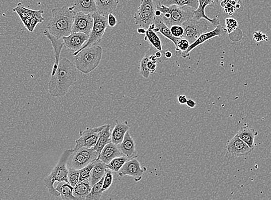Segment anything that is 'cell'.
Returning a JSON list of instances; mask_svg holds the SVG:
<instances>
[{
    "mask_svg": "<svg viewBox=\"0 0 271 200\" xmlns=\"http://www.w3.org/2000/svg\"><path fill=\"white\" fill-rule=\"evenodd\" d=\"M76 13L93 14L97 12L95 0H71Z\"/></svg>",
    "mask_w": 271,
    "mask_h": 200,
    "instance_id": "cell-19",
    "label": "cell"
},
{
    "mask_svg": "<svg viewBox=\"0 0 271 200\" xmlns=\"http://www.w3.org/2000/svg\"><path fill=\"white\" fill-rule=\"evenodd\" d=\"M240 2L241 0H223L221 6L226 14L233 15L238 9L237 6H240Z\"/></svg>",
    "mask_w": 271,
    "mask_h": 200,
    "instance_id": "cell-34",
    "label": "cell"
},
{
    "mask_svg": "<svg viewBox=\"0 0 271 200\" xmlns=\"http://www.w3.org/2000/svg\"><path fill=\"white\" fill-rule=\"evenodd\" d=\"M94 25L92 14H76L72 33H82L90 35Z\"/></svg>",
    "mask_w": 271,
    "mask_h": 200,
    "instance_id": "cell-12",
    "label": "cell"
},
{
    "mask_svg": "<svg viewBox=\"0 0 271 200\" xmlns=\"http://www.w3.org/2000/svg\"><path fill=\"white\" fill-rule=\"evenodd\" d=\"M171 33L175 37L182 38L183 34H184V29L182 26L174 25L171 26L170 28Z\"/></svg>",
    "mask_w": 271,
    "mask_h": 200,
    "instance_id": "cell-41",
    "label": "cell"
},
{
    "mask_svg": "<svg viewBox=\"0 0 271 200\" xmlns=\"http://www.w3.org/2000/svg\"><path fill=\"white\" fill-rule=\"evenodd\" d=\"M95 161L91 163L83 169L80 170V178L79 181H85V180L89 179L91 171L95 166Z\"/></svg>",
    "mask_w": 271,
    "mask_h": 200,
    "instance_id": "cell-35",
    "label": "cell"
},
{
    "mask_svg": "<svg viewBox=\"0 0 271 200\" xmlns=\"http://www.w3.org/2000/svg\"><path fill=\"white\" fill-rule=\"evenodd\" d=\"M111 125H106L105 127L99 132V138L93 149L100 154L101 152L107 144L111 142Z\"/></svg>",
    "mask_w": 271,
    "mask_h": 200,
    "instance_id": "cell-25",
    "label": "cell"
},
{
    "mask_svg": "<svg viewBox=\"0 0 271 200\" xmlns=\"http://www.w3.org/2000/svg\"><path fill=\"white\" fill-rule=\"evenodd\" d=\"M92 16L94 19V25L89 35V39L81 49L74 53V56L85 48L99 45V44L102 41L107 27L109 26L108 19L107 17L101 15L98 12H95L92 14Z\"/></svg>",
    "mask_w": 271,
    "mask_h": 200,
    "instance_id": "cell-7",
    "label": "cell"
},
{
    "mask_svg": "<svg viewBox=\"0 0 271 200\" xmlns=\"http://www.w3.org/2000/svg\"><path fill=\"white\" fill-rule=\"evenodd\" d=\"M129 128L130 125L127 121L123 122L116 121L114 129L111 134V142L116 145H120Z\"/></svg>",
    "mask_w": 271,
    "mask_h": 200,
    "instance_id": "cell-21",
    "label": "cell"
},
{
    "mask_svg": "<svg viewBox=\"0 0 271 200\" xmlns=\"http://www.w3.org/2000/svg\"><path fill=\"white\" fill-rule=\"evenodd\" d=\"M106 169V168L104 163L98 159L95 161V166L92 171H91L89 179L92 186L104 177Z\"/></svg>",
    "mask_w": 271,
    "mask_h": 200,
    "instance_id": "cell-26",
    "label": "cell"
},
{
    "mask_svg": "<svg viewBox=\"0 0 271 200\" xmlns=\"http://www.w3.org/2000/svg\"><path fill=\"white\" fill-rule=\"evenodd\" d=\"M92 188L89 179L79 181L74 187L73 194L78 199H86Z\"/></svg>",
    "mask_w": 271,
    "mask_h": 200,
    "instance_id": "cell-28",
    "label": "cell"
},
{
    "mask_svg": "<svg viewBox=\"0 0 271 200\" xmlns=\"http://www.w3.org/2000/svg\"><path fill=\"white\" fill-rule=\"evenodd\" d=\"M146 30H147L145 29V28H143V27H140L138 29V33L139 34L144 35V34H146Z\"/></svg>",
    "mask_w": 271,
    "mask_h": 200,
    "instance_id": "cell-49",
    "label": "cell"
},
{
    "mask_svg": "<svg viewBox=\"0 0 271 200\" xmlns=\"http://www.w3.org/2000/svg\"><path fill=\"white\" fill-rule=\"evenodd\" d=\"M145 171L146 169H143L137 158H134L129 159L122 166L118 174L121 177L124 176H130L134 178L136 182H138L142 179Z\"/></svg>",
    "mask_w": 271,
    "mask_h": 200,
    "instance_id": "cell-13",
    "label": "cell"
},
{
    "mask_svg": "<svg viewBox=\"0 0 271 200\" xmlns=\"http://www.w3.org/2000/svg\"><path fill=\"white\" fill-rule=\"evenodd\" d=\"M157 65L158 61H151V60L149 59L148 62H147V65L150 74H153L155 73V71H156L157 70Z\"/></svg>",
    "mask_w": 271,
    "mask_h": 200,
    "instance_id": "cell-44",
    "label": "cell"
},
{
    "mask_svg": "<svg viewBox=\"0 0 271 200\" xmlns=\"http://www.w3.org/2000/svg\"><path fill=\"white\" fill-rule=\"evenodd\" d=\"M228 153L236 157H244L252 153L254 149L250 147L236 135L230 140L226 147Z\"/></svg>",
    "mask_w": 271,
    "mask_h": 200,
    "instance_id": "cell-14",
    "label": "cell"
},
{
    "mask_svg": "<svg viewBox=\"0 0 271 200\" xmlns=\"http://www.w3.org/2000/svg\"><path fill=\"white\" fill-rule=\"evenodd\" d=\"M209 23L205 19L196 20L194 18L183 23L181 26L184 32L182 38L188 40L192 44L201 34L206 33L209 29Z\"/></svg>",
    "mask_w": 271,
    "mask_h": 200,
    "instance_id": "cell-9",
    "label": "cell"
},
{
    "mask_svg": "<svg viewBox=\"0 0 271 200\" xmlns=\"http://www.w3.org/2000/svg\"><path fill=\"white\" fill-rule=\"evenodd\" d=\"M226 31L229 34L233 33V32L237 29L238 22L236 20L233 18H228L226 19Z\"/></svg>",
    "mask_w": 271,
    "mask_h": 200,
    "instance_id": "cell-40",
    "label": "cell"
},
{
    "mask_svg": "<svg viewBox=\"0 0 271 200\" xmlns=\"http://www.w3.org/2000/svg\"><path fill=\"white\" fill-rule=\"evenodd\" d=\"M62 199L65 200H79L73 194L74 187L72 186L69 183L62 182L58 183L57 186L55 187Z\"/></svg>",
    "mask_w": 271,
    "mask_h": 200,
    "instance_id": "cell-29",
    "label": "cell"
},
{
    "mask_svg": "<svg viewBox=\"0 0 271 200\" xmlns=\"http://www.w3.org/2000/svg\"><path fill=\"white\" fill-rule=\"evenodd\" d=\"M190 45V43L188 40L183 38L179 39L177 43V45L175 47H176L175 48V50L177 52V55L178 56L181 53H184V52L188 50Z\"/></svg>",
    "mask_w": 271,
    "mask_h": 200,
    "instance_id": "cell-37",
    "label": "cell"
},
{
    "mask_svg": "<svg viewBox=\"0 0 271 200\" xmlns=\"http://www.w3.org/2000/svg\"><path fill=\"white\" fill-rule=\"evenodd\" d=\"M119 2V0H95V5L98 13L107 17L116 10Z\"/></svg>",
    "mask_w": 271,
    "mask_h": 200,
    "instance_id": "cell-22",
    "label": "cell"
},
{
    "mask_svg": "<svg viewBox=\"0 0 271 200\" xmlns=\"http://www.w3.org/2000/svg\"><path fill=\"white\" fill-rule=\"evenodd\" d=\"M145 41H149L151 43V46H153L155 49L161 51L163 50L161 39H159L158 36L156 34V33H155V32L152 29H150V28L146 30Z\"/></svg>",
    "mask_w": 271,
    "mask_h": 200,
    "instance_id": "cell-32",
    "label": "cell"
},
{
    "mask_svg": "<svg viewBox=\"0 0 271 200\" xmlns=\"http://www.w3.org/2000/svg\"><path fill=\"white\" fill-rule=\"evenodd\" d=\"M73 152L74 149H69L63 151L56 166L54 167L51 173L44 179L45 186L48 189L50 194L56 196V197L60 195V194L55 189V183L62 182L69 183V178H67L69 169L67 167V162Z\"/></svg>",
    "mask_w": 271,
    "mask_h": 200,
    "instance_id": "cell-3",
    "label": "cell"
},
{
    "mask_svg": "<svg viewBox=\"0 0 271 200\" xmlns=\"http://www.w3.org/2000/svg\"><path fill=\"white\" fill-rule=\"evenodd\" d=\"M76 13L73 6L55 8L51 11V18L47 25V30L58 39L72 33Z\"/></svg>",
    "mask_w": 271,
    "mask_h": 200,
    "instance_id": "cell-2",
    "label": "cell"
},
{
    "mask_svg": "<svg viewBox=\"0 0 271 200\" xmlns=\"http://www.w3.org/2000/svg\"><path fill=\"white\" fill-rule=\"evenodd\" d=\"M157 10L161 13L158 17L169 28L174 25L181 26L183 23L192 19L194 11L189 7H166L159 5L157 6Z\"/></svg>",
    "mask_w": 271,
    "mask_h": 200,
    "instance_id": "cell-5",
    "label": "cell"
},
{
    "mask_svg": "<svg viewBox=\"0 0 271 200\" xmlns=\"http://www.w3.org/2000/svg\"><path fill=\"white\" fill-rule=\"evenodd\" d=\"M77 80V68L67 58H62L55 74L51 75L48 84L49 94L55 98L64 97Z\"/></svg>",
    "mask_w": 271,
    "mask_h": 200,
    "instance_id": "cell-1",
    "label": "cell"
},
{
    "mask_svg": "<svg viewBox=\"0 0 271 200\" xmlns=\"http://www.w3.org/2000/svg\"><path fill=\"white\" fill-rule=\"evenodd\" d=\"M113 182V171L109 169H106L105 174L104 175V179H103L102 189L103 191L108 190L112 185Z\"/></svg>",
    "mask_w": 271,
    "mask_h": 200,
    "instance_id": "cell-36",
    "label": "cell"
},
{
    "mask_svg": "<svg viewBox=\"0 0 271 200\" xmlns=\"http://www.w3.org/2000/svg\"><path fill=\"white\" fill-rule=\"evenodd\" d=\"M257 135L258 132L256 129L248 126L242 127L237 134L238 138L253 149H254V139Z\"/></svg>",
    "mask_w": 271,
    "mask_h": 200,
    "instance_id": "cell-27",
    "label": "cell"
},
{
    "mask_svg": "<svg viewBox=\"0 0 271 200\" xmlns=\"http://www.w3.org/2000/svg\"><path fill=\"white\" fill-rule=\"evenodd\" d=\"M186 105L188 106L189 108H194L196 107V103L193 100H188L187 101Z\"/></svg>",
    "mask_w": 271,
    "mask_h": 200,
    "instance_id": "cell-47",
    "label": "cell"
},
{
    "mask_svg": "<svg viewBox=\"0 0 271 200\" xmlns=\"http://www.w3.org/2000/svg\"><path fill=\"white\" fill-rule=\"evenodd\" d=\"M89 37V35L82 33H72L70 35L62 38L66 49L75 53L85 45Z\"/></svg>",
    "mask_w": 271,
    "mask_h": 200,
    "instance_id": "cell-15",
    "label": "cell"
},
{
    "mask_svg": "<svg viewBox=\"0 0 271 200\" xmlns=\"http://www.w3.org/2000/svg\"><path fill=\"white\" fill-rule=\"evenodd\" d=\"M13 11L19 15L21 20L25 18L30 20L36 17L45 21V19L42 17L44 13L43 10L35 11L27 9L22 3H19L17 7L13 9Z\"/></svg>",
    "mask_w": 271,
    "mask_h": 200,
    "instance_id": "cell-23",
    "label": "cell"
},
{
    "mask_svg": "<svg viewBox=\"0 0 271 200\" xmlns=\"http://www.w3.org/2000/svg\"><path fill=\"white\" fill-rule=\"evenodd\" d=\"M253 41L255 42L259 43L262 41H268V35L263 34L261 32H254L253 35Z\"/></svg>",
    "mask_w": 271,
    "mask_h": 200,
    "instance_id": "cell-42",
    "label": "cell"
},
{
    "mask_svg": "<svg viewBox=\"0 0 271 200\" xmlns=\"http://www.w3.org/2000/svg\"><path fill=\"white\" fill-rule=\"evenodd\" d=\"M220 0H198V6L196 10L194 11L193 18L196 20L205 19L209 21L212 25L217 27L221 25L220 22L217 18L211 19L205 13V10L207 6L215 7L216 6Z\"/></svg>",
    "mask_w": 271,
    "mask_h": 200,
    "instance_id": "cell-16",
    "label": "cell"
},
{
    "mask_svg": "<svg viewBox=\"0 0 271 200\" xmlns=\"http://www.w3.org/2000/svg\"><path fill=\"white\" fill-rule=\"evenodd\" d=\"M43 33L49 39L51 42V45L53 47L55 60L53 70L51 74V75H53L58 69L59 60H60L61 52L63 47L64 46V44H63L62 38L58 39L54 37L53 35L49 33V32L47 29L44 31Z\"/></svg>",
    "mask_w": 271,
    "mask_h": 200,
    "instance_id": "cell-17",
    "label": "cell"
},
{
    "mask_svg": "<svg viewBox=\"0 0 271 200\" xmlns=\"http://www.w3.org/2000/svg\"><path fill=\"white\" fill-rule=\"evenodd\" d=\"M103 179H104V177L92 186L90 193L87 196L86 199L95 200L101 198L103 192H104L102 189Z\"/></svg>",
    "mask_w": 271,
    "mask_h": 200,
    "instance_id": "cell-33",
    "label": "cell"
},
{
    "mask_svg": "<svg viewBox=\"0 0 271 200\" xmlns=\"http://www.w3.org/2000/svg\"><path fill=\"white\" fill-rule=\"evenodd\" d=\"M177 99L179 103L181 104V105H185L187 101H188L185 95H178Z\"/></svg>",
    "mask_w": 271,
    "mask_h": 200,
    "instance_id": "cell-46",
    "label": "cell"
},
{
    "mask_svg": "<svg viewBox=\"0 0 271 200\" xmlns=\"http://www.w3.org/2000/svg\"><path fill=\"white\" fill-rule=\"evenodd\" d=\"M149 59V53L147 52L146 55L142 59L140 65L141 74L143 76V78L146 79H148L150 77V75L151 74L147 65V62H148Z\"/></svg>",
    "mask_w": 271,
    "mask_h": 200,
    "instance_id": "cell-38",
    "label": "cell"
},
{
    "mask_svg": "<svg viewBox=\"0 0 271 200\" xmlns=\"http://www.w3.org/2000/svg\"><path fill=\"white\" fill-rule=\"evenodd\" d=\"M157 6L153 0H142L141 5L134 15L135 23L147 30L154 23Z\"/></svg>",
    "mask_w": 271,
    "mask_h": 200,
    "instance_id": "cell-8",
    "label": "cell"
},
{
    "mask_svg": "<svg viewBox=\"0 0 271 200\" xmlns=\"http://www.w3.org/2000/svg\"><path fill=\"white\" fill-rule=\"evenodd\" d=\"M106 125L93 128L87 127L85 130L80 131V138L76 141L75 151L82 147L93 148L96 145L100 132Z\"/></svg>",
    "mask_w": 271,
    "mask_h": 200,
    "instance_id": "cell-10",
    "label": "cell"
},
{
    "mask_svg": "<svg viewBox=\"0 0 271 200\" xmlns=\"http://www.w3.org/2000/svg\"><path fill=\"white\" fill-rule=\"evenodd\" d=\"M107 19H108V25L110 27L113 28L117 25V20L113 14H110L107 16Z\"/></svg>",
    "mask_w": 271,
    "mask_h": 200,
    "instance_id": "cell-45",
    "label": "cell"
},
{
    "mask_svg": "<svg viewBox=\"0 0 271 200\" xmlns=\"http://www.w3.org/2000/svg\"><path fill=\"white\" fill-rule=\"evenodd\" d=\"M173 54L171 53L170 51H165V57L166 58H171L172 57Z\"/></svg>",
    "mask_w": 271,
    "mask_h": 200,
    "instance_id": "cell-50",
    "label": "cell"
},
{
    "mask_svg": "<svg viewBox=\"0 0 271 200\" xmlns=\"http://www.w3.org/2000/svg\"><path fill=\"white\" fill-rule=\"evenodd\" d=\"M99 154L93 148L82 147L75 151L67 162L69 169L81 170L98 159Z\"/></svg>",
    "mask_w": 271,
    "mask_h": 200,
    "instance_id": "cell-6",
    "label": "cell"
},
{
    "mask_svg": "<svg viewBox=\"0 0 271 200\" xmlns=\"http://www.w3.org/2000/svg\"><path fill=\"white\" fill-rule=\"evenodd\" d=\"M226 29H225V28L222 27L221 25L215 27V29L213 31L206 32V33L201 34L200 37H199L196 40V41H195L192 44H190L188 50L184 52V53H182L179 54L178 57H180L183 58H186L187 57H188L190 55V52L194 49H196V47L214 38L222 37V36L224 35V34L226 33Z\"/></svg>",
    "mask_w": 271,
    "mask_h": 200,
    "instance_id": "cell-11",
    "label": "cell"
},
{
    "mask_svg": "<svg viewBox=\"0 0 271 200\" xmlns=\"http://www.w3.org/2000/svg\"><path fill=\"white\" fill-rule=\"evenodd\" d=\"M130 159L124 155L114 158L108 163L105 165L106 168L115 173H118L119 170L124 164Z\"/></svg>",
    "mask_w": 271,
    "mask_h": 200,
    "instance_id": "cell-31",
    "label": "cell"
},
{
    "mask_svg": "<svg viewBox=\"0 0 271 200\" xmlns=\"http://www.w3.org/2000/svg\"><path fill=\"white\" fill-rule=\"evenodd\" d=\"M122 154L119 150L118 145L111 142L103 148V149L99 155L97 159L100 160L105 165L108 164L114 158L122 156Z\"/></svg>",
    "mask_w": 271,
    "mask_h": 200,
    "instance_id": "cell-18",
    "label": "cell"
},
{
    "mask_svg": "<svg viewBox=\"0 0 271 200\" xmlns=\"http://www.w3.org/2000/svg\"><path fill=\"white\" fill-rule=\"evenodd\" d=\"M69 181L70 185L74 187L79 182L80 171L79 170L69 169Z\"/></svg>",
    "mask_w": 271,
    "mask_h": 200,
    "instance_id": "cell-39",
    "label": "cell"
},
{
    "mask_svg": "<svg viewBox=\"0 0 271 200\" xmlns=\"http://www.w3.org/2000/svg\"><path fill=\"white\" fill-rule=\"evenodd\" d=\"M103 49L99 45L85 48L75 55V66L81 73L89 74L100 64Z\"/></svg>",
    "mask_w": 271,
    "mask_h": 200,
    "instance_id": "cell-4",
    "label": "cell"
},
{
    "mask_svg": "<svg viewBox=\"0 0 271 200\" xmlns=\"http://www.w3.org/2000/svg\"><path fill=\"white\" fill-rule=\"evenodd\" d=\"M159 5L170 7L175 5L179 7H189L196 10L198 6V0H160Z\"/></svg>",
    "mask_w": 271,
    "mask_h": 200,
    "instance_id": "cell-30",
    "label": "cell"
},
{
    "mask_svg": "<svg viewBox=\"0 0 271 200\" xmlns=\"http://www.w3.org/2000/svg\"><path fill=\"white\" fill-rule=\"evenodd\" d=\"M118 147L122 155L125 157L129 159L137 158L135 143L128 131L126 132L124 139Z\"/></svg>",
    "mask_w": 271,
    "mask_h": 200,
    "instance_id": "cell-20",
    "label": "cell"
},
{
    "mask_svg": "<svg viewBox=\"0 0 271 200\" xmlns=\"http://www.w3.org/2000/svg\"><path fill=\"white\" fill-rule=\"evenodd\" d=\"M44 21V20L39 19L38 18H33L30 19V30L31 33H33L34 31L36 26H37L38 23H42Z\"/></svg>",
    "mask_w": 271,
    "mask_h": 200,
    "instance_id": "cell-43",
    "label": "cell"
},
{
    "mask_svg": "<svg viewBox=\"0 0 271 200\" xmlns=\"http://www.w3.org/2000/svg\"><path fill=\"white\" fill-rule=\"evenodd\" d=\"M155 56H156V57L158 58V59L161 60V61H164V60L162 59V54L161 51H159V50L156 49V50H155Z\"/></svg>",
    "mask_w": 271,
    "mask_h": 200,
    "instance_id": "cell-48",
    "label": "cell"
},
{
    "mask_svg": "<svg viewBox=\"0 0 271 200\" xmlns=\"http://www.w3.org/2000/svg\"><path fill=\"white\" fill-rule=\"evenodd\" d=\"M154 24L155 25V29L153 31L155 33L160 32L161 34L164 36L165 37L168 39L172 42L175 47L177 45V43L181 38L175 37L171 33L170 28L167 26L162 21V19L158 17H155Z\"/></svg>",
    "mask_w": 271,
    "mask_h": 200,
    "instance_id": "cell-24",
    "label": "cell"
}]
</instances>
